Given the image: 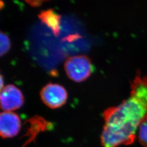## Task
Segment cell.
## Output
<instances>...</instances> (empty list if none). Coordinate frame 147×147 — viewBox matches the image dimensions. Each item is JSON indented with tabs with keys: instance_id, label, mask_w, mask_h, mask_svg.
Returning a JSON list of instances; mask_svg holds the SVG:
<instances>
[{
	"instance_id": "obj_3",
	"label": "cell",
	"mask_w": 147,
	"mask_h": 147,
	"mask_svg": "<svg viewBox=\"0 0 147 147\" xmlns=\"http://www.w3.org/2000/svg\"><path fill=\"white\" fill-rule=\"evenodd\" d=\"M43 102L51 109H57L63 106L67 100V92L61 85L49 84L44 87L40 92Z\"/></svg>"
},
{
	"instance_id": "obj_5",
	"label": "cell",
	"mask_w": 147,
	"mask_h": 147,
	"mask_svg": "<svg viewBox=\"0 0 147 147\" xmlns=\"http://www.w3.org/2000/svg\"><path fill=\"white\" fill-rule=\"evenodd\" d=\"M21 129L20 119L15 113L5 111L0 115V134L2 138L16 136Z\"/></svg>"
},
{
	"instance_id": "obj_4",
	"label": "cell",
	"mask_w": 147,
	"mask_h": 147,
	"mask_svg": "<svg viewBox=\"0 0 147 147\" xmlns=\"http://www.w3.org/2000/svg\"><path fill=\"white\" fill-rule=\"evenodd\" d=\"M0 99L1 109L7 112L16 110L24 104L22 92L12 84L7 85L1 89Z\"/></svg>"
},
{
	"instance_id": "obj_2",
	"label": "cell",
	"mask_w": 147,
	"mask_h": 147,
	"mask_svg": "<svg viewBox=\"0 0 147 147\" xmlns=\"http://www.w3.org/2000/svg\"><path fill=\"white\" fill-rule=\"evenodd\" d=\"M64 68L70 79L75 82H81L89 78L93 67L88 57L79 55L67 59L64 64Z\"/></svg>"
},
{
	"instance_id": "obj_9",
	"label": "cell",
	"mask_w": 147,
	"mask_h": 147,
	"mask_svg": "<svg viewBox=\"0 0 147 147\" xmlns=\"http://www.w3.org/2000/svg\"><path fill=\"white\" fill-rule=\"evenodd\" d=\"M48 0H25L28 3L33 7H38L41 5L43 2L47 1Z\"/></svg>"
},
{
	"instance_id": "obj_1",
	"label": "cell",
	"mask_w": 147,
	"mask_h": 147,
	"mask_svg": "<svg viewBox=\"0 0 147 147\" xmlns=\"http://www.w3.org/2000/svg\"><path fill=\"white\" fill-rule=\"evenodd\" d=\"M101 136L102 147H118L134 142L137 130L147 118V78L138 74L131 86L130 96L103 113Z\"/></svg>"
},
{
	"instance_id": "obj_8",
	"label": "cell",
	"mask_w": 147,
	"mask_h": 147,
	"mask_svg": "<svg viewBox=\"0 0 147 147\" xmlns=\"http://www.w3.org/2000/svg\"><path fill=\"white\" fill-rule=\"evenodd\" d=\"M11 47V42L8 37L3 32L1 33V55L7 53Z\"/></svg>"
},
{
	"instance_id": "obj_7",
	"label": "cell",
	"mask_w": 147,
	"mask_h": 147,
	"mask_svg": "<svg viewBox=\"0 0 147 147\" xmlns=\"http://www.w3.org/2000/svg\"><path fill=\"white\" fill-rule=\"evenodd\" d=\"M138 139L143 147H147V118L139 127Z\"/></svg>"
},
{
	"instance_id": "obj_6",
	"label": "cell",
	"mask_w": 147,
	"mask_h": 147,
	"mask_svg": "<svg viewBox=\"0 0 147 147\" xmlns=\"http://www.w3.org/2000/svg\"><path fill=\"white\" fill-rule=\"evenodd\" d=\"M40 18L49 27L53 32V33L57 35L59 32V18L53 11H44L40 16Z\"/></svg>"
}]
</instances>
